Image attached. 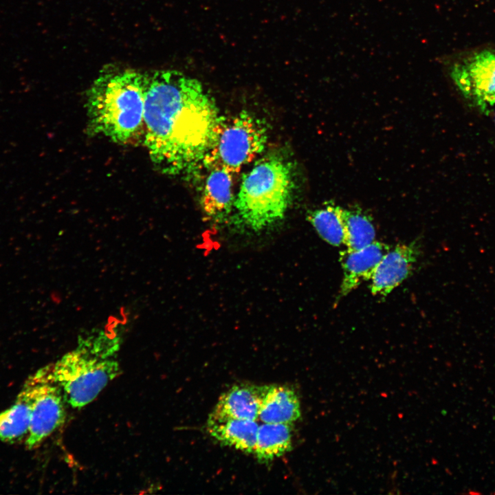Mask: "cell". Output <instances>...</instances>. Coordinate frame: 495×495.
Masks as SVG:
<instances>
[{
	"label": "cell",
	"mask_w": 495,
	"mask_h": 495,
	"mask_svg": "<svg viewBox=\"0 0 495 495\" xmlns=\"http://www.w3.org/2000/svg\"><path fill=\"white\" fill-rule=\"evenodd\" d=\"M30 392L25 383L14 403L0 412V440L12 443L25 440L30 429Z\"/></svg>",
	"instance_id": "5bb4252c"
},
{
	"label": "cell",
	"mask_w": 495,
	"mask_h": 495,
	"mask_svg": "<svg viewBox=\"0 0 495 495\" xmlns=\"http://www.w3.org/2000/svg\"><path fill=\"white\" fill-rule=\"evenodd\" d=\"M210 169L204 184L200 204L210 220L220 223L227 219L234 208L233 173L219 166Z\"/></svg>",
	"instance_id": "8fae6325"
},
{
	"label": "cell",
	"mask_w": 495,
	"mask_h": 495,
	"mask_svg": "<svg viewBox=\"0 0 495 495\" xmlns=\"http://www.w3.org/2000/svg\"><path fill=\"white\" fill-rule=\"evenodd\" d=\"M307 219L319 236L333 246L344 245L345 232L340 215V206L331 201L309 211Z\"/></svg>",
	"instance_id": "e0dca14e"
},
{
	"label": "cell",
	"mask_w": 495,
	"mask_h": 495,
	"mask_svg": "<svg viewBox=\"0 0 495 495\" xmlns=\"http://www.w3.org/2000/svg\"><path fill=\"white\" fill-rule=\"evenodd\" d=\"M494 121H495V116H494Z\"/></svg>",
	"instance_id": "ac0fdd59"
},
{
	"label": "cell",
	"mask_w": 495,
	"mask_h": 495,
	"mask_svg": "<svg viewBox=\"0 0 495 495\" xmlns=\"http://www.w3.org/2000/svg\"><path fill=\"white\" fill-rule=\"evenodd\" d=\"M258 424L256 420L230 419L207 421L208 434L221 444L253 453Z\"/></svg>",
	"instance_id": "4fadbf2b"
},
{
	"label": "cell",
	"mask_w": 495,
	"mask_h": 495,
	"mask_svg": "<svg viewBox=\"0 0 495 495\" xmlns=\"http://www.w3.org/2000/svg\"><path fill=\"white\" fill-rule=\"evenodd\" d=\"M292 424L263 423L258 426L253 454L259 462L268 463L291 450Z\"/></svg>",
	"instance_id": "9a60e30c"
},
{
	"label": "cell",
	"mask_w": 495,
	"mask_h": 495,
	"mask_svg": "<svg viewBox=\"0 0 495 495\" xmlns=\"http://www.w3.org/2000/svg\"><path fill=\"white\" fill-rule=\"evenodd\" d=\"M143 142L165 174L190 175L211 147L221 116L195 78L175 70L146 73Z\"/></svg>",
	"instance_id": "6da1fadb"
},
{
	"label": "cell",
	"mask_w": 495,
	"mask_h": 495,
	"mask_svg": "<svg viewBox=\"0 0 495 495\" xmlns=\"http://www.w3.org/2000/svg\"><path fill=\"white\" fill-rule=\"evenodd\" d=\"M389 245L373 241L357 250H346L340 252L343 276L338 298L348 295L363 281L370 280L377 265L390 250Z\"/></svg>",
	"instance_id": "9c48e42d"
},
{
	"label": "cell",
	"mask_w": 495,
	"mask_h": 495,
	"mask_svg": "<svg viewBox=\"0 0 495 495\" xmlns=\"http://www.w3.org/2000/svg\"><path fill=\"white\" fill-rule=\"evenodd\" d=\"M345 242L349 250H357L366 247L375 241V229L370 216L359 207L343 208L340 207Z\"/></svg>",
	"instance_id": "2e32d148"
},
{
	"label": "cell",
	"mask_w": 495,
	"mask_h": 495,
	"mask_svg": "<svg viewBox=\"0 0 495 495\" xmlns=\"http://www.w3.org/2000/svg\"><path fill=\"white\" fill-rule=\"evenodd\" d=\"M420 253L418 240L390 248L381 259L370 280L372 294L384 296L390 294L412 273Z\"/></svg>",
	"instance_id": "ba28073f"
},
{
	"label": "cell",
	"mask_w": 495,
	"mask_h": 495,
	"mask_svg": "<svg viewBox=\"0 0 495 495\" xmlns=\"http://www.w3.org/2000/svg\"><path fill=\"white\" fill-rule=\"evenodd\" d=\"M265 388L250 384L232 386L220 396L208 421L257 420Z\"/></svg>",
	"instance_id": "30bf717a"
},
{
	"label": "cell",
	"mask_w": 495,
	"mask_h": 495,
	"mask_svg": "<svg viewBox=\"0 0 495 495\" xmlns=\"http://www.w3.org/2000/svg\"><path fill=\"white\" fill-rule=\"evenodd\" d=\"M146 73L117 66L100 72L86 97L88 129L124 144L143 131Z\"/></svg>",
	"instance_id": "7a4b0ae2"
},
{
	"label": "cell",
	"mask_w": 495,
	"mask_h": 495,
	"mask_svg": "<svg viewBox=\"0 0 495 495\" xmlns=\"http://www.w3.org/2000/svg\"><path fill=\"white\" fill-rule=\"evenodd\" d=\"M267 138L265 122L250 112L243 111L228 119L221 116L203 165L236 173L263 151Z\"/></svg>",
	"instance_id": "5b68a950"
},
{
	"label": "cell",
	"mask_w": 495,
	"mask_h": 495,
	"mask_svg": "<svg viewBox=\"0 0 495 495\" xmlns=\"http://www.w3.org/2000/svg\"><path fill=\"white\" fill-rule=\"evenodd\" d=\"M292 164L278 155H267L245 174L234 203L237 220L262 231L282 220L293 198Z\"/></svg>",
	"instance_id": "3957f363"
},
{
	"label": "cell",
	"mask_w": 495,
	"mask_h": 495,
	"mask_svg": "<svg viewBox=\"0 0 495 495\" xmlns=\"http://www.w3.org/2000/svg\"><path fill=\"white\" fill-rule=\"evenodd\" d=\"M25 383L30 392L31 415L25 445L32 450L64 423L66 402L54 379L52 364L39 369Z\"/></svg>",
	"instance_id": "8992f818"
},
{
	"label": "cell",
	"mask_w": 495,
	"mask_h": 495,
	"mask_svg": "<svg viewBox=\"0 0 495 495\" xmlns=\"http://www.w3.org/2000/svg\"><path fill=\"white\" fill-rule=\"evenodd\" d=\"M300 417V403L294 390L286 386H266L259 420L263 423L293 424Z\"/></svg>",
	"instance_id": "7c38bea8"
},
{
	"label": "cell",
	"mask_w": 495,
	"mask_h": 495,
	"mask_svg": "<svg viewBox=\"0 0 495 495\" xmlns=\"http://www.w3.org/2000/svg\"><path fill=\"white\" fill-rule=\"evenodd\" d=\"M449 76L462 95L485 111L495 105V52H475L448 65Z\"/></svg>",
	"instance_id": "52a82bcc"
},
{
	"label": "cell",
	"mask_w": 495,
	"mask_h": 495,
	"mask_svg": "<svg viewBox=\"0 0 495 495\" xmlns=\"http://www.w3.org/2000/svg\"><path fill=\"white\" fill-rule=\"evenodd\" d=\"M116 343L98 338L82 341L74 350L52 364L54 380L67 404L80 408L94 400L121 373L113 354Z\"/></svg>",
	"instance_id": "277c9868"
}]
</instances>
